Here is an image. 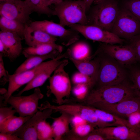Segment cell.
Here are the masks:
<instances>
[{
	"label": "cell",
	"mask_w": 140,
	"mask_h": 140,
	"mask_svg": "<svg viewBox=\"0 0 140 140\" xmlns=\"http://www.w3.org/2000/svg\"><path fill=\"white\" fill-rule=\"evenodd\" d=\"M138 96L131 84L126 80L119 84L98 88L90 91L82 103L91 106L98 103L114 104Z\"/></svg>",
	"instance_id": "6da1fadb"
},
{
	"label": "cell",
	"mask_w": 140,
	"mask_h": 140,
	"mask_svg": "<svg viewBox=\"0 0 140 140\" xmlns=\"http://www.w3.org/2000/svg\"><path fill=\"white\" fill-rule=\"evenodd\" d=\"M99 59L100 65L95 84L98 88L119 84L126 80L127 67L102 51L99 47L94 54Z\"/></svg>",
	"instance_id": "7a4b0ae2"
},
{
	"label": "cell",
	"mask_w": 140,
	"mask_h": 140,
	"mask_svg": "<svg viewBox=\"0 0 140 140\" xmlns=\"http://www.w3.org/2000/svg\"><path fill=\"white\" fill-rule=\"evenodd\" d=\"M54 15L64 27L74 24L87 25L86 0H66L54 4Z\"/></svg>",
	"instance_id": "3957f363"
},
{
	"label": "cell",
	"mask_w": 140,
	"mask_h": 140,
	"mask_svg": "<svg viewBox=\"0 0 140 140\" xmlns=\"http://www.w3.org/2000/svg\"><path fill=\"white\" fill-rule=\"evenodd\" d=\"M115 0H104L96 4L87 15V25L96 26L111 32L119 13Z\"/></svg>",
	"instance_id": "277c9868"
},
{
	"label": "cell",
	"mask_w": 140,
	"mask_h": 140,
	"mask_svg": "<svg viewBox=\"0 0 140 140\" xmlns=\"http://www.w3.org/2000/svg\"><path fill=\"white\" fill-rule=\"evenodd\" d=\"M50 108L54 112L65 113L72 116H80L88 123L96 125L97 128L111 126V125L101 121L98 118L93 108L82 103H66L61 105H53L48 102H44L39 107L41 110Z\"/></svg>",
	"instance_id": "5b68a950"
},
{
	"label": "cell",
	"mask_w": 140,
	"mask_h": 140,
	"mask_svg": "<svg viewBox=\"0 0 140 140\" xmlns=\"http://www.w3.org/2000/svg\"><path fill=\"white\" fill-rule=\"evenodd\" d=\"M68 63V60L65 59L49 78L50 85L47 94H53L55 98V102L59 105L66 103L67 101L65 98L68 100L71 92V82L68 74L64 69Z\"/></svg>",
	"instance_id": "8992f818"
},
{
	"label": "cell",
	"mask_w": 140,
	"mask_h": 140,
	"mask_svg": "<svg viewBox=\"0 0 140 140\" xmlns=\"http://www.w3.org/2000/svg\"><path fill=\"white\" fill-rule=\"evenodd\" d=\"M35 29L41 30L52 36L59 37L62 44L67 46L79 40V33L70 29H67L60 25L46 20L35 21L29 25Z\"/></svg>",
	"instance_id": "52a82bcc"
},
{
	"label": "cell",
	"mask_w": 140,
	"mask_h": 140,
	"mask_svg": "<svg viewBox=\"0 0 140 140\" xmlns=\"http://www.w3.org/2000/svg\"><path fill=\"white\" fill-rule=\"evenodd\" d=\"M111 32L129 40L140 34V21L126 8L120 9Z\"/></svg>",
	"instance_id": "ba28073f"
},
{
	"label": "cell",
	"mask_w": 140,
	"mask_h": 140,
	"mask_svg": "<svg viewBox=\"0 0 140 140\" xmlns=\"http://www.w3.org/2000/svg\"><path fill=\"white\" fill-rule=\"evenodd\" d=\"M44 97L39 87L35 88L33 93L27 96L11 95L7 102L17 111L20 116L34 115L37 112L39 100Z\"/></svg>",
	"instance_id": "9c48e42d"
},
{
	"label": "cell",
	"mask_w": 140,
	"mask_h": 140,
	"mask_svg": "<svg viewBox=\"0 0 140 140\" xmlns=\"http://www.w3.org/2000/svg\"><path fill=\"white\" fill-rule=\"evenodd\" d=\"M68 26L88 39L110 44H122L124 42L123 39L112 32L96 26L74 24Z\"/></svg>",
	"instance_id": "30bf717a"
},
{
	"label": "cell",
	"mask_w": 140,
	"mask_h": 140,
	"mask_svg": "<svg viewBox=\"0 0 140 140\" xmlns=\"http://www.w3.org/2000/svg\"><path fill=\"white\" fill-rule=\"evenodd\" d=\"M52 59L44 62L31 69L17 74L10 75L9 73V83L7 93L2 95L4 100V104H7V101L13 93L24 85L30 82L38 74L47 67Z\"/></svg>",
	"instance_id": "8fae6325"
},
{
	"label": "cell",
	"mask_w": 140,
	"mask_h": 140,
	"mask_svg": "<svg viewBox=\"0 0 140 140\" xmlns=\"http://www.w3.org/2000/svg\"><path fill=\"white\" fill-rule=\"evenodd\" d=\"M32 12L25 1H15L0 3V15L7 18L26 24Z\"/></svg>",
	"instance_id": "7c38bea8"
},
{
	"label": "cell",
	"mask_w": 140,
	"mask_h": 140,
	"mask_svg": "<svg viewBox=\"0 0 140 140\" xmlns=\"http://www.w3.org/2000/svg\"><path fill=\"white\" fill-rule=\"evenodd\" d=\"M43 110L38 111L12 134L23 140H38L37 127L38 124L48 118H52L51 115L54 112L50 108Z\"/></svg>",
	"instance_id": "4fadbf2b"
},
{
	"label": "cell",
	"mask_w": 140,
	"mask_h": 140,
	"mask_svg": "<svg viewBox=\"0 0 140 140\" xmlns=\"http://www.w3.org/2000/svg\"><path fill=\"white\" fill-rule=\"evenodd\" d=\"M90 106L101 109L120 117H127L130 114L140 111V97L136 96L114 104L98 103Z\"/></svg>",
	"instance_id": "5bb4252c"
},
{
	"label": "cell",
	"mask_w": 140,
	"mask_h": 140,
	"mask_svg": "<svg viewBox=\"0 0 140 140\" xmlns=\"http://www.w3.org/2000/svg\"><path fill=\"white\" fill-rule=\"evenodd\" d=\"M99 47L104 52L124 66L137 62L135 51L129 44L122 45L103 43Z\"/></svg>",
	"instance_id": "9a60e30c"
},
{
	"label": "cell",
	"mask_w": 140,
	"mask_h": 140,
	"mask_svg": "<svg viewBox=\"0 0 140 140\" xmlns=\"http://www.w3.org/2000/svg\"><path fill=\"white\" fill-rule=\"evenodd\" d=\"M70 55L68 48L63 54L52 59L51 62L47 67L38 74L18 94L17 96H21L24 92L42 86L51 77L52 73L60 64L64 61L63 59L69 58Z\"/></svg>",
	"instance_id": "2e32d148"
},
{
	"label": "cell",
	"mask_w": 140,
	"mask_h": 140,
	"mask_svg": "<svg viewBox=\"0 0 140 140\" xmlns=\"http://www.w3.org/2000/svg\"><path fill=\"white\" fill-rule=\"evenodd\" d=\"M107 140H140V131L126 125L96 128Z\"/></svg>",
	"instance_id": "e0dca14e"
},
{
	"label": "cell",
	"mask_w": 140,
	"mask_h": 140,
	"mask_svg": "<svg viewBox=\"0 0 140 140\" xmlns=\"http://www.w3.org/2000/svg\"><path fill=\"white\" fill-rule=\"evenodd\" d=\"M23 39L17 34L1 31L0 40L3 43L8 51V58L13 60L22 54L23 48L22 40Z\"/></svg>",
	"instance_id": "ac0fdd59"
},
{
	"label": "cell",
	"mask_w": 140,
	"mask_h": 140,
	"mask_svg": "<svg viewBox=\"0 0 140 140\" xmlns=\"http://www.w3.org/2000/svg\"><path fill=\"white\" fill-rule=\"evenodd\" d=\"M26 44L29 47H34L46 43H55L57 37L41 30L34 28L26 24L24 35Z\"/></svg>",
	"instance_id": "d6986e66"
},
{
	"label": "cell",
	"mask_w": 140,
	"mask_h": 140,
	"mask_svg": "<svg viewBox=\"0 0 140 140\" xmlns=\"http://www.w3.org/2000/svg\"><path fill=\"white\" fill-rule=\"evenodd\" d=\"M69 59L73 63L79 71L90 77L95 85L100 65L99 59L97 56L94 55L93 59L85 61L77 60L70 57Z\"/></svg>",
	"instance_id": "ffe728a7"
},
{
	"label": "cell",
	"mask_w": 140,
	"mask_h": 140,
	"mask_svg": "<svg viewBox=\"0 0 140 140\" xmlns=\"http://www.w3.org/2000/svg\"><path fill=\"white\" fill-rule=\"evenodd\" d=\"M55 50L44 55H33L27 58L26 60L16 69L13 74H17L31 69L39 65L47 59H54L61 54Z\"/></svg>",
	"instance_id": "44dd1931"
},
{
	"label": "cell",
	"mask_w": 140,
	"mask_h": 140,
	"mask_svg": "<svg viewBox=\"0 0 140 140\" xmlns=\"http://www.w3.org/2000/svg\"><path fill=\"white\" fill-rule=\"evenodd\" d=\"M56 118H53V121L51 125L53 133L54 139L62 140L64 135L70 131L69 126L71 122L72 116L65 113Z\"/></svg>",
	"instance_id": "7402d4cb"
},
{
	"label": "cell",
	"mask_w": 140,
	"mask_h": 140,
	"mask_svg": "<svg viewBox=\"0 0 140 140\" xmlns=\"http://www.w3.org/2000/svg\"><path fill=\"white\" fill-rule=\"evenodd\" d=\"M69 48L70 57L80 61L92 60L91 49L89 44L86 41L78 40L70 45Z\"/></svg>",
	"instance_id": "603a6c76"
},
{
	"label": "cell",
	"mask_w": 140,
	"mask_h": 140,
	"mask_svg": "<svg viewBox=\"0 0 140 140\" xmlns=\"http://www.w3.org/2000/svg\"><path fill=\"white\" fill-rule=\"evenodd\" d=\"M63 50L61 45L55 43L42 44L34 47L29 46L23 49L22 54L26 58L33 55H44L56 50L61 53Z\"/></svg>",
	"instance_id": "cb8c5ba5"
},
{
	"label": "cell",
	"mask_w": 140,
	"mask_h": 140,
	"mask_svg": "<svg viewBox=\"0 0 140 140\" xmlns=\"http://www.w3.org/2000/svg\"><path fill=\"white\" fill-rule=\"evenodd\" d=\"M33 115L25 117L13 115L8 117L0 123V132L12 134Z\"/></svg>",
	"instance_id": "d4e9b609"
},
{
	"label": "cell",
	"mask_w": 140,
	"mask_h": 140,
	"mask_svg": "<svg viewBox=\"0 0 140 140\" xmlns=\"http://www.w3.org/2000/svg\"><path fill=\"white\" fill-rule=\"evenodd\" d=\"M1 31L16 33L24 39L25 25L18 21L0 16Z\"/></svg>",
	"instance_id": "484cf974"
},
{
	"label": "cell",
	"mask_w": 140,
	"mask_h": 140,
	"mask_svg": "<svg viewBox=\"0 0 140 140\" xmlns=\"http://www.w3.org/2000/svg\"><path fill=\"white\" fill-rule=\"evenodd\" d=\"M92 107L98 118L101 121L113 124L116 126L124 125L128 127L127 120L105 111Z\"/></svg>",
	"instance_id": "4316f807"
},
{
	"label": "cell",
	"mask_w": 140,
	"mask_h": 140,
	"mask_svg": "<svg viewBox=\"0 0 140 140\" xmlns=\"http://www.w3.org/2000/svg\"><path fill=\"white\" fill-rule=\"evenodd\" d=\"M32 12L48 16L54 15L53 9L50 8L49 0H25Z\"/></svg>",
	"instance_id": "83f0119b"
},
{
	"label": "cell",
	"mask_w": 140,
	"mask_h": 140,
	"mask_svg": "<svg viewBox=\"0 0 140 140\" xmlns=\"http://www.w3.org/2000/svg\"><path fill=\"white\" fill-rule=\"evenodd\" d=\"M125 66L129 71L132 87L137 95L140 97V65L134 64Z\"/></svg>",
	"instance_id": "f1b7e54d"
},
{
	"label": "cell",
	"mask_w": 140,
	"mask_h": 140,
	"mask_svg": "<svg viewBox=\"0 0 140 140\" xmlns=\"http://www.w3.org/2000/svg\"><path fill=\"white\" fill-rule=\"evenodd\" d=\"M92 87L87 84L74 85L72 88L71 92L74 96V100L82 102L86 98Z\"/></svg>",
	"instance_id": "f546056e"
},
{
	"label": "cell",
	"mask_w": 140,
	"mask_h": 140,
	"mask_svg": "<svg viewBox=\"0 0 140 140\" xmlns=\"http://www.w3.org/2000/svg\"><path fill=\"white\" fill-rule=\"evenodd\" d=\"M38 139L39 140H54L51 126L44 120L40 122L37 127Z\"/></svg>",
	"instance_id": "4dcf8cb0"
},
{
	"label": "cell",
	"mask_w": 140,
	"mask_h": 140,
	"mask_svg": "<svg viewBox=\"0 0 140 140\" xmlns=\"http://www.w3.org/2000/svg\"><path fill=\"white\" fill-rule=\"evenodd\" d=\"M71 80L74 85L84 84L90 85L93 87L95 85L90 77L79 71L75 73L72 75Z\"/></svg>",
	"instance_id": "1f68e13d"
},
{
	"label": "cell",
	"mask_w": 140,
	"mask_h": 140,
	"mask_svg": "<svg viewBox=\"0 0 140 140\" xmlns=\"http://www.w3.org/2000/svg\"><path fill=\"white\" fill-rule=\"evenodd\" d=\"M140 21V0H129L126 3V8Z\"/></svg>",
	"instance_id": "d6a6232c"
},
{
	"label": "cell",
	"mask_w": 140,
	"mask_h": 140,
	"mask_svg": "<svg viewBox=\"0 0 140 140\" xmlns=\"http://www.w3.org/2000/svg\"><path fill=\"white\" fill-rule=\"evenodd\" d=\"M127 117L128 127L140 131V111L134 112Z\"/></svg>",
	"instance_id": "836d02e7"
},
{
	"label": "cell",
	"mask_w": 140,
	"mask_h": 140,
	"mask_svg": "<svg viewBox=\"0 0 140 140\" xmlns=\"http://www.w3.org/2000/svg\"><path fill=\"white\" fill-rule=\"evenodd\" d=\"M129 40V44L135 51L137 62L140 65V34L132 37Z\"/></svg>",
	"instance_id": "e575fe53"
},
{
	"label": "cell",
	"mask_w": 140,
	"mask_h": 140,
	"mask_svg": "<svg viewBox=\"0 0 140 140\" xmlns=\"http://www.w3.org/2000/svg\"><path fill=\"white\" fill-rule=\"evenodd\" d=\"M3 55L0 53V85H4L9 81V73L4 67Z\"/></svg>",
	"instance_id": "d590c367"
},
{
	"label": "cell",
	"mask_w": 140,
	"mask_h": 140,
	"mask_svg": "<svg viewBox=\"0 0 140 140\" xmlns=\"http://www.w3.org/2000/svg\"><path fill=\"white\" fill-rule=\"evenodd\" d=\"M106 137L96 128L86 136L79 138L78 140H107Z\"/></svg>",
	"instance_id": "8d00e7d4"
},
{
	"label": "cell",
	"mask_w": 140,
	"mask_h": 140,
	"mask_svg": "<svg viewBox=\"0 0 140 140\" xmlns=\"http://www.w3.org/2000/svg\"><path fill=\"white\" fill-rule=\"evenodd\" d=\"M11 106L9 107H1L0 108V123L8 117L14 115L17 111Z\"/></svg>",
	"instance_id": "74e56055"
},
{
	"label": "cell",
	"mask_w": 140,
	"mask_h": 140,
	"mask_svg": "<svg viewBox=\"0 0 140 140\" xmlns=\"http://www.w3.org/2000/svg\"><path fill=\"white\" fill-rule=\"evenodd\" d=\"M0 140H23L18 136L13 134L0 133Z\"/></svg>",
	"instance_id": "f35d334b"
},
{
	"label": "cell",
	"mask_w": 140,
	"mask_h": 140,
	"mask_svg": "<svg viewBox=\"0 0 140 140\" xmlns=\"http://www.w3.org/2000/svg\"><path fill=\"white\" fill-rule=\"evenodd\" d=\"M0 52L4 57L8 58L9 54L7 49L2 41L0 40Z\"/></svg>",
	"instance_id": "ab89813d"
},
{
	"label": "cell",
	"mask_w": 140,
	"mask_h": 140,
	"mask_svg": "<svg viewBox=\"0 0 140 140\" xmlns=\"http://www.w3.org/2000/svg\"><path fill=\"white\" fill-rule=\"evenodd\" d=\"M95 0H86L87 12L89 10L91 6Z\"/></svg>",
	"instance_id": "60d3db41"
},
{
	"label": "cell",
	"mask_w": 140,
	"mask_h": 140,
	"mask_svg": "<svg viewBox=\"0 0 140 140\" xmlns=\"http://www.w3.org/2000/svg\"><path fill=\"white\" fill-rule=\"evenodd\" d=\"M50 5L52 4H58L62 2L63 0H49Z\"/></svg>",
	"instance_id": "b9f144b4"
},
{
	"label": "cell",
	"mask_w": 140,
	"mask_h": 140,
	"mask_svg": "<svg viewBox=\"0 0 140 140\" xmlns=\"http://www.w3.org/2000/svg\"><path fill=\"white\" fill-rule=\"evenodd\" d=\"M7 90L4 88L0 89V94H1L4 95L7 92Z\"/></svg>",
	"instance_id": "7bdbcfd3"
},
{
	"label": "cell",
	"mask_w": 140,
	"mask_h": 140,
	"mask_svg": "<svg viewBox=\"0 0 140 140\" xmlns=\"http://www.w3.org/2000/svg\"><path fill=\"white\" fill-rule=\"evenodd\" d=\"M16 0H0V3L5 2H11L15 1Z\"/></svg>",
	"instance_id": "ee69618b"
},
{
	"label": "cell",
	"mask_w": 140,
	"mask_h": 140,
	"mask_svg": "<svg viewBox=\"0 0 140 140\" xmlns=\"http://www.w3.org/2000/svg\"><path fill=\"white\" fill-rule=\"evenodd\" d=\"M103 0H95L93 3L96 4Z\"/></svg>",
	"instance_id": "f6af8a7d"
}]
</instances>
